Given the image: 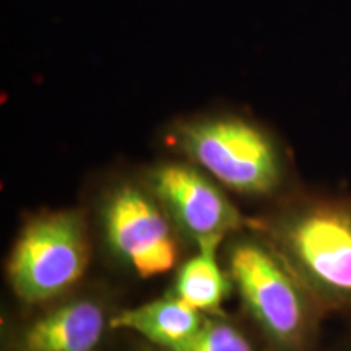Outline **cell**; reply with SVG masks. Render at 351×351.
I'll return each instance as SVG.
<instances>
[{
  "instance_id": "7a4b0ae2",
  "label": "cell",
  "mask_w": 351,
  "mask_h": 351,
  "mask_svg": "<svg viewBox=\"0 0 351 351\" xmlns=\"http://www.w3.org/2000/svg\"><path fill=\"white\" fill-rule=\"evenodd\" d=\"M171 138L223 186L239 194H270L282 179V160L274 140L245 117H197L181 122Z\"/></svg>"
},
{
  "instance_id": "3957f363",
  "label": "cell",
  "mask_w": 351,
  "mask_h": 351,
  "mask_svg": "<svg viewBox=\"0 0 351 351\" xmlns=\"http://www.w3.org/2000/svg\"><path fill=\"white\" fill-rule=\"evenodd\" d=\"M230 274L245 307L282 351L304 348L314 298L275 245L244 239L230 252Z\"/></svg>"
},
{
  "instance_id": "9c48e42d",
  "label": "cell",
  "mask_w": 351,
  "mask_h": 351,
  "mask_svg": "<svg viewBox=\"0 0 351 351\" xmlns=\"http://www.w3.org/2000/svg\"><path fill=\"white\" fill-rule=\"evenodd\" d=\"M223 238L213 236L197 241L199 252L179 270L176 295L204 314H215L230 291L226 274L217 261Z\"/></svg>"
},
{
  "instance_id": "277c9868",
  "label": "cell",
  "mask_w": 351,
  "mask_h": 351,
  "mask_svg": "<svg viewBox=\"0 0 351 351\" xmlns=\"http://www.w3.org/2000/svg\"><path fill=\"white\" fill-rule=\"evenodd\" d=\"M88 263L85 226L75 212L34 218L21 231L8 263V278L21 300H52L75 285Z\"/></svg>"
},
{
  "instance_id": "30bf717a",
  "label": "cell",
  "mask_w": 351,
  "mask_h": 351,
  "mask_svg": "<svg viewBox=\"0 0 351 351\" xmlns=\"http://www.w3.org/2000/svg\"><path fill=\"white\" fill-rule=\"evenodd\" d=\"M171 351H254L251 341L232 324L205 317L199 330Z\"/></svg>"
},
{
  "instance_id": "ba28073f",
  "label": "cell",
  "mask_w": 351,
  "mask_h": 351,
  "mask_svg": "<svg viewBox=\"0 0 351 351\" xmlns=\"http://www.w3.org/2000/svg\"><path fill=\"white\" fill-rule=\"evenodd\" d=\"M204 319V313L174 295L122 311L109 320V327L134 330L171 351L191 339Z\"/></svg>"
},
{
  "instance_id": "6da1fadb",
  "label": "cell",
  "mask_w": 351,
  "mask_h": 351,
  "mask_svg": "<svg viewBox=\"0 0 351 351\" xmlns=\"http://www.w3.org/2000/svg\"><path fill=\"white\" fill-rule=\"evenodd\" d=\"M275 247L314 301L351 304V207L320 202L293 210L275 225Z\"/></svg>"
},
{
  "instance_id": "52a82bcc",
  "label": "cell",
  "mask_w": 351,
  "mask_h": 351,
  "mask_svg": "<svg viewBox=\"0 0 351 351\" xmlns=\"http://www.w3.org/2000/svg\"><path fill=\"white\" fill-rule=\"evenodd\" d=\"M104 311L95 301H73L36 320L23 333L25 351H93L103 339Z\"/></svg>"
},
{
  "instance_id": "8992f818",
  "label": "cell",
  "mask_w": 351,
  "mask_h": 351,
  "mask_svg": "<svg viewBox=\"0 0 351 351\" xmlns=\"http://www.w3.org/2000/svg\"><path fill=\"white\" fill-rule=\"evenodd\" d=\"M152 191L176 225L195 243L213 236L225 238L243 226L238 208L192 166L161 165L152 174Z\"/></svg>"
},
{
  "instance_id": "5b68a950",
  "label": "cell",
  "mask_w": 351,
  "mask_h": 351,
  "mask_svg": "<svg viewBox=\"0 0 351 351\" xmlns=\"http://www.w3.org/2000/svg\"><path fill=\"white\" fill-rule=\"evenodd\" d=\"M112 249L143 278L166 274L178 258L168 219L153 199L135 187L116 191L104 208Z\"/></svg>"
}]
</instances>
